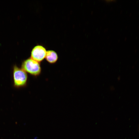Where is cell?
<instances>
[{"instance_id": "cell-2", "label": "cell", "mask_w": 139, "mask_h": 139, "mask_svg": "<svg viewBox=\"0 0 139 139\" xmlns=\"http://www.w3.org/2000/svg\"><path fill=\"white\" fill-rule=\"evenodd\" d=\"M13 77L15 87L19 88L24 87L26 85L28 79V75L27 73L21 68L16 65L14 66Z\"/></svg>"}, {"instance_id": "cell-4", "label": "cell", "mask_w": 139, "mask_h": 139, "mask_svg": "<svg viewBox=\"0 0 139 139\" xmlns=\"http://www.w3.org/2000/svg\"><path fill=\"white\" fill-rule=\"evenodd\" d=\"M45 58L49 63L54 64L57 61L58 57L56 52L53 50H50L47 51Z\"/></svg>"}, {"instance_id": "cell-3", "label": "cell", "mask_w": 139, "mask_h": 139, "mask_svg": "<svg viewBox=\"0 0 139 139\" xmlns=\"http://www.w3.org/2000/svg\"><path fill=\"white\" fill-rule=\"evenodd\" d=\"M46 52V49L43 46L40 45L36 46L31 51V58L40 63L45 58Z\"/></svg>"}, {"instance_id": "cell-1", "label": "cell", "mask_w": 139, "mask_h": 139, "mask_svg": "<svg viewBox=\"0 0 139 139\" xmlns=\"http://www.w3.org/2000/svg\"><path fill=\"white\" fill-rule=\"evenodd\" d=\"M21 68L27 73L34 76L39 75L41 72L40 63L31 58L24 60L22 62Z\"/></svg>"}]
</instances>
